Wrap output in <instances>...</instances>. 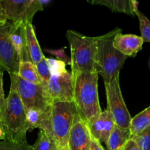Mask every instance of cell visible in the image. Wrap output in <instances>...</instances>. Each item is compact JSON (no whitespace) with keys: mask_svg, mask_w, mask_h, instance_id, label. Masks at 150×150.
<instances>
[{"mask_svg":"<svg viewBox=\"0 0 150 150\" xmlns=\"http://www.w3.org/2000/svg\"><path fill=\"white\" fill-rule=\"evenodd\" d=\"M74 77V102L77 112L87 125L96 120L101 113L98 93L97 73H77Z\"/></svg>","mask_w":150,"mask_h":150,"instance_id":"obj_1","label":"cell"},{"mask_svg":"<svg viewBox=\"0 0 150 150\" xmlns=\"http://www.w3.org/2000/svg\"><path fill=\"white\" fill-rule=\"evenodd\" d=\"M121 32L122 29L116 28L97 37L96 72L99 76H101L104 83L119 77L121 69L127 59V57L119 52L113 45L116 36Z\"/></svg>","mask_w":150,"mask_h":150,"instance_id":"obj_2","label":"cell"},{"mask_svg":"<svg viewBox=\"0 0 150 150\" xmlns=\"http://www.w3.org/2000/svg\"><path fill=\"white\" fill-rule=\"evenodd\" d=\"M66 38L71 48V73H97V37H87L69 29Z\"/></svg>","mask_w":150,"mask_h":150,"instance_id":"obj_3","label":"cell"},{"mask_svg":"<svg viewBox=\"0 0 150 150\" xmlns=\"http://www.w3.org/2000/svg\"><path fill=\"white\" fill-rule=\"evenodd\" d=\"M2 124L5 135L4 140L12 143L26 142V135L29 129L26 123V111L13 83H10V92L6 98Z\"/></svg>","mask_w":150,"mask_h":150,"instance_id":"obj_4","label":"cell"},{"mask_svg":"<svg viewBox=\"0 0 150 150\" xmlns=\"http://www.w3.org/2000/svg\"><path fill=\"white\" fill-rule=\"evenodd\" d=\"M77 108L74 102H55L51 106V137L60 149L69 146V133Z\"/></svg>","mask_w":150,"mask_h":150,"instance_id":"obj_5","label":"cell"},{"mask_svg":"<svg viewBox=\"0 0 150 150\" xmlns=\"http://www.w3.org/2000/svg\"><path fill=\"white\" fill-rule=\"evenodd\" d=\"M10 83L17 90L25 111L37 109L46 111L51 106V100L42 84H35L24 80L18 75L10 76Z\"/></svg>","mask_w":150,"mask_h":150,"instance_id":"obj_6","label":"cell"},{"mask_svg":"<svg viewBox=\"0 0 150 150\" xmlns=\"http://www.w3.org/2000/svg\"><path fill=\"white\" fill-rule=\"evenodd\" d=\"M107 108L117 126L129 129L131 117L128 108L124 100L119 84V77H116L108 83H104Z\"/></svg>","mask_w":150,"mask_h":150,"instance_id":"obj_7","label":"cell"},{"mask_svg":"<svg viewBox=\"0 0 150 150\" xmlns=\"http://www.w3.org/2000/svg\"><path fill=\"white\" fill-rule=\"evenodd\" d=\"M44 3L40 0H3L1 5L7 21L28 25L32 24L37 12L44 10Z\"/></svg>","mask_w":150,"mask_h":150,"instance_id":"obj_8","label":"cell"},{"mask_svg":"<svg viewBox=\"0 0 150 150\" xmlns=\"http://www.w3.org/2000/svg\"><path fill=\"white\" fill-rule=\"evenodd\" d=\"M12 22L7 21L0 26V70L10 76L18 75L19 59L10 40Z\"/></svg>","mask_w":150,"mask_h":150,"instance_id":"obj_9","label":"cell"},{"mask_svg":"<svg viewBox=\"0 0 150 150\" xmlns=\"http://www.w3.org/2000/svg\"><path fill=\"white\" fill-rule=\"evenodd\" d=\"M51 102H73L74 77L66 71L51 74L47 85Z\"/></svg>","mask_w":150,"mask_h":150,"instance_id":"obj_10","label":"cell"},{"mask_svg":"<svg viewBox=\"0 0 150 150\" xmlns=\"http://www.w3.org/2000/svg\"><path fill=\"white\" fill-rule=\"evenodd\" d=\"M91 136L88 125L77 112L69 133V149L90 150Z\"/></svg>","mask_w":150,"mask_h":150,"instance_id":"obj_11","label":"cell"},{"mask_svg":"<svg viewBox=\"0 0 150 150\" xmlns=\"http://www.w3.org/2000/svg\"><path fill=\"white\" fill-rule=\"evenodd\" d=\"M116 123L113 116L107 109L101 111L100 115L92 124L88 125L90 133L99 142L107 143V139L114 128Z\"/></svg>","mask_w":150,"mask_h":150,"instance_id":"obj_12","label":"cell"},{"mask_svg":"<svg viewBox=\"0 0 150 150\" xmlns=\"http://www.w3.org/2000/svg\"><path fill=\"white\" fill-rule=\"evenodd\" d=\"M142 38L132 34L119 33L115 38L113 45L116 50L126 57H135L142 49L144 43Z\"/></svg>","mask_w":150,"mask_h":150,"instance_id":"obj_13","label":"cell"},{"mask_svg":"<svg viewBox=\"0 0 150 150\" xmlns=\"http://www.w3.org/2000/svg\"><path fill=\"white\" fill-rule=\"evenodd\" d=\"M25 26L26 25L22 23L12 22L10 34V42L19 56V62L31 61L26 45Z\"/></svg>","mask_w":150,"mask_h":150,"instance_id":"obj_14","label":"cell"},{"mask_svg":"<svg viewBox=\"0 0 150 150\" xmlns=\"http://www.w3.org/2000/svg\"><path fill=\"white\" fill-rule=\"evenodd\" d=\"M26 115L29 130L38 128L51 137V108L46 111L37 109L29 110L26 111Z\"/></svg>","mask_w":150,"mask_h":150,"instance_id":"obj_15","label":"cell"},{"mask_svg":"<svg viewBox=\"0 0 150 150\" xmlns=\"http://www.w3.org/2000/svg\"><path fill=\"white\" fill-rule=\"evenodd\" d=\"M91 4L105 6L115 13H123L129 16H135V10L138 2L133 0H95L89 1Z\"/></svg>","mask_w":150,"mask_h":150,"instance_id":"obj_16","label":"cell"},{"mask_svg":"<svg viewBox=\"0 0 150 150\" xmlns=\"http://www.w3.org/2000/svg\"><path fill=\"white\" fill-rule=\"evenodd\" d=\"M25 32H26V45H27L28 52H29L31 61L34 64H36L45 57L43 54L39 42L37 40L32 24L26 25Z\"/></svg>","mask_w":150,"mask_h":150,"instance_id":"obj_17","label":"cell"},{"mask_svg":"<svg viewBox=\"0 0 150 150\" xmlns=\"http://www.w3.org/2000/svg\"><path fill=\"white\" fill-rule=\"evenodd\" d=\"M131 139L129 129H124L116 125L106 143L108 150H121Z\"/></svg>","mask_w":150,"mask_h":150,"instance_id":"obj_18","label":"cell"},{"mask_svg":"<svg viewBox=\"0 0 150 150\" xmlns=\"http://www.w3.org/2000/svg\"><path fill=\"white\" fill-rule=\"evenodd\" d=\"M150 127V105L132 117L129 126L131 137L139 134Z\"/></svg>","mask_w":150,"mask_h":150,"instance_id":"obj_19","label":"cell"},{"mask_svg":"<svg viewBox=\"0 0 150 150\" xmlns=\"http://www.w3.org/2000/svg\"><path fill=\"white\" fill-rule=\"evenodd\" d=\"M18 76L28 82L41 84V79L37 73L35 64L31 61L19 62Z\"/></svg>","mask_w":150,"mask_h":150,"instance_id":"obj_20","label":"cell"},{"mask_svg":"<svg viewBox=\"0 0 150 150\" xmlns=\"http://www.w3.org/2000/svg\"><path fill=\"white\" fill-rule=\"evenodd\" d=\"M32 146L35 150H60L55 141L43 130L39 131L38 139Z\"/></svg>","mask_w":150,"mask_h":150,"instance_id":"obj_21","label":"cell"},{"mask_svg":"<svg viewBox=\"0 0 150 150\" xmlns=\"http://www.w3.org/2000/svg\"><path fill=\"white\" fill-rule=\"evenodd\" d=\"M35 66L38 76L41 79V84L47 89V85H48V82L51 78V72L46 58L44 57L41 62L35 64Z\"/></svg>","mask_w":150,"mask_h":150,"instance_id":"obj_22","label":"cell"},{"mask_svg":"<svg viewBox=\"0 0 150 150\" xmlns=\"http://www.w3.org/2000/svg\"><path fill=\"white\" fill-rule=\"evenodd\" d=\"M135 16L139 20L140 30H141V38L144 42H150V21L143 13H141L138 8L135 10Z\"/></svg>","mask_w":150,"mask_h":150,"instance_id":"obj_23","label":"cell"},{"mask_svg":"<svg viewBox=\"0 0 150 150\" xmlns=\"http://www.w3.org/2000/svg\"><path fill=\"white\" fill-rule=\"evenodd\" d=\"M131 139L135 141L140 150H150V127Z\"/></svg>","mask_w":150,"mask_h":150,"instance_id":"obj_24","label":"cell"},{"mask_svg":"<svg viewBox=\"0 0 150 150\" xmlns=\"http://www.w3.org/2000/svg\"><path fill=\"white\" fill-rule=\"evenodd\" d=\"M0 150H35L27 142L21 143H12L7 140L0 141Z\"/></svg>","mask_w":150,"mask_h":150,"instance_id":"obj_25","label":"cell"},{"mask_svg":"<svg viewBox=\"0 0 150 150\" xmlns=\"http://www.w3.org/2000/svg\"><path fill=\"white\" fill-rule=\"evenodd\" d=\"M46 60L48 62L49 64L51 74L66 71V63L60 61L58 59H53L50 58H46Z\"/></svg>","mask_w":150,"mask_h":150,"instance_id":"obj_26","label":"cell"},{"mask_svg":"<svg viewBox=\"0 0 150 150\" xmlns=\"http://www.w3.org/2000/svg\"><path fill=\"white\" fill-rule=\"evenodd\" d=\"M46 51L48 52L49 54H51V55H54L58 59V60L60 61L66 63V64H70L71 65V59H69L67 57V55L65 53V49L64 48H61V49L59 50H49L46 49Z\"/></svg>","mask_w":150,"mask_h":150,"instance_id":"obj_27","label":"cell"},{"mask_svg":"<svg viewBox=\"0 0 150 150\" xmlns=\"http://www.w3.org/2000/svg\"><path fill=\"white\" fill-rule=\"evenodd\" d=\"M3 75L4 72L0 70V116L2 120L6 106V98L4 97V92L3 89Z\"/></svg>","mask_w":150,"mask_h":150,"instance_id":"obj_28","label":"cell"},{"mask_svg":"<svg viewBox=\"0 0 150 150\" xmlns=\"http://www.w3.org/2000/svg\"><path fill=\"white\" fill-rule=\"evenodd\" d=\"M90 150H104L103 146H101V142H99L98 140L91 136V143H90Z\"/></svg>","mask_w":150,"mask_h":150,"instance_id":"obj_29","label":"cell"},{"mask_svg":"<svg viewBox=\"0 0 150 150\" xmlns=\"http://www.w3.org/2000/svg\"><path fill=\"white\" fill-rule=\"evenodd\" d=\"M121 150H140V149L138 145H137V144L135 143V141L133 139H130L126 142V144L124 146Z\"/></svg>","mask_w":150,"mask_h":150,"instance_id":"obj_30","label":"cell"},{"mask_svg":"<svg viewBox=\"0 0 150 150\" xmlns=\"http://www.w3.org/2000/svg\"><path fill=\"white\" fill-rule=\"evenodd\" d=\"M7 21V17H6L5 13H4L2 5H1V1H0V26L4 25Z\"/></svg>","mask_w":150,"mask_h":150,"instance_id":"obj_31","label":"cell"},{"mask_svg":"<svg viewBox=\"0 0 150 150\" xmlns=\"http://www.w3.org/2000/svg\"><path fill=\"white\" fill-rule=\"evenodd\" d=\"M0 136L4 139L5 138V135H4V127H3V124H2V120H1V117L0 116Z\"/></svg>","mask_w":150,"mask_h":150,"instance_id":"obj_32","label":"cell"},{"mask_svg":"<svg viewBox=\"0 0 150 150\" xmlns=\"http://www.w3.org/2000/svg\"><path fill=\"white\" fill-rule=\"evenodd\" d=\"M60 150H70V149H69V146H67V147L63 148V149H60Z\"/></svg>","mask_w":150,"mask_h":150,"instance_id":"obj_33","label":"cell"}]
</instances>
